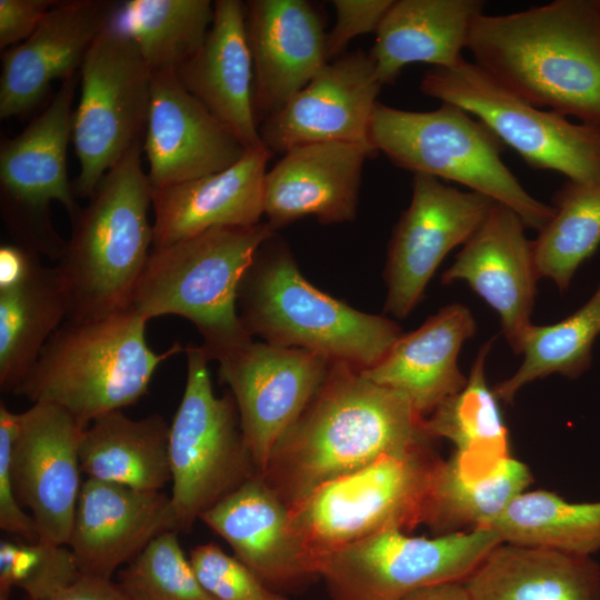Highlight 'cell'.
I'll use <instances>...</instances> for the list:
<instances>
[{
	"instance_id": "d4e9b609",
	"label": "cell",
	"mask_w": 600,
	"mask_h": 600,
	"mask_svg": "<svg viewBox=\"0 0 600 600\" xmlns=\"http://www.w3.org/2000/svg\"><path fill=\"white\" fill-rule=\"evenodd\" d=\"M200 49L174 76L247 150L264 146L253 104V67L246 30V3L217 0Z\"/></svg>"
},
{
	"instance_id": "30bf717a",
	"label": "cell",
	"mask_w": 600,
	"mask_h": 600,
	"mask_svg": "<svg viewBox=\"0 0 600 600\" xmlns=\"http://www.w3.org/2000/svg\"><path fill=\"white\" fill-rule=\"evenodd\" d=\"M420 89L474 116L529 167L560 172L570 181L600 180V124L574 123L542 110L466 60L427 70Z\"/></svg>"
},
{
	"instance_id": "bcb514c9",
	"label": "cell",
	"mask_w": 600,
	"mask_h": 600,
	"mask_svg": "<svg viewBox=\"0 0 600 600\" xmlns=\"http://www.w3.org/2000/svg\"><path fill=\"white\" fill-rule=\"evenodd\" d=\"M401 600H470L462 582L442 583L416 591Z\"/></svg>"
},
{
	"instance_id": "c3c4849f",
	"label": "cell",
	"mask_w": 600,
	"mask_h": 600,
	"mask_svg": "<svg viewBox=\"0 0 600 600\" xmlns=\"http://www.w3.org/2000/svg\"><path fill=\"white\" fill-rule=\"evenodd\" d=\"M596 2H597V4H598V6H599V8H600V0H596Z\"/></svg>"
},
{
	"instance_id": "83f0119b",
	"label": "cell",
	"mask_w": 600,
	"mask_h": 600,
	"mask_svg": "<svg viewBox=\"0 0 600 600\" xmlns=\"http://www.w3.org/2000/svg\"><path fill=\"white\" fill-rule=\"evenodd\" d=\"M483 7L481 0L393 1L369 52L380 84L393 83L413 62L452 68L463 61L462 51Z\"/></svg>"
},
{
	"instance_id": "ffe728a7",
	"label": "cell",
	"mask_w": 600,
	"mask_h": 600,
	"mask_svg": "<svg viewBox=\"0 0 600 600\" xmlns=\"http://www.w3.org/2000/svg\"><path fill=\"white\" fill-rule=\"evenodd\" d=\"M143 151L152 188L193 180L234 164L244 146L173 72L152 73Z\"/></svg>"
},
{
	"instance_id": "7402d4cb",
	"label": "cell",
	"mask_w": 600,
	"mask_h": 600,
	"mask_svg": "<svg viewBox=\"0 0 600 600\" xmlns=\"http://www.w3.org/2000/svg\"><path fill=\"white\" fill-rule=\"evenodd\" d=\"M246 30L254 112L266 120L329 62L327 34L320 14L304 0L247 1Z\"/></svg>"
},
{
	"instance_id": "60d3db41",
	"label": "cell",
	"mask_w": 600,
	"mask_h": 600,
	"mask_svg": "<svg viewBox=\"0 0 600 600\" xmlns=\"http://www.w3.org/2000/svg\"><path fill=\"white\" fill-rule=\"evenodd\" d=\"M18 413L0 403V528L17 538L36 541L40 539L34 520L16 498L11 478L10 459L17 431Z\"/></svg>"
},
{
	"instance_id": "e575fe53",
	"label": "cell",
	"mask_w": 600,
	"mask_h": 600,
	"mask_svg": "<svg viewBox=\"0 0 600 600\" xmlns=\"http://www.w3.org/2000/svg\"><path fill=\"white\" fill-rule=\"evenodd\" d=\"M484 527L504 543L593 556L600 551V501L569 502L550 491H524Z\"/></svg>"
},
{
	"instance_id": "5bb4252c",
	"label": "cell",
	"mask_w": 600,
	"mask_h": 600,
	"mask_svg": "<svg viewBox=\"0 0 600 600\" xmlns=\"http://www.w3.org/2000/svg\"><path fill=\"white\" fill-rule=\"evenodd\" d=\"M217 361L260 474L277 442L321 386L331 360L304 349L251 341Z\"/></svg>"
},
{
	"instance_id": "5b68a950",
	"label": "cell",
	"mask_w": 600,
	"mask_h": 600,
	"mask_svg": "<svg viewBox=\"0 0 600 600\" xmlns=\"http://www.w3.org/2000/svg\"><path fill=\"white\" fill-rule=\"evenodd\" d=\"M272 238L260 247L239 288V316L249 334L360 370L377 364L401 337V328L312 286L288 247Z\"/></svg>"
},
{
	"instance_id": "d590c367",
	"label": "cell",
	"mask_w": 600,
	"mask_h": 600,
	"mask_svg": "<svg viewBox=\"0 0 600 600\" xmlns=\"http://www.w3.org/2000/svg\"><path fill=\"white\" fill-rule=\"evenodd\" d=\"M600 334V284L579 310L554 324H531L518 354L523 361L517 371L493 389L498 399L511 402L526 384L558 373L579 378L592 361V344Z\"/></svg>"
},
{
	"instance_id": "9c48e42d",
	"label": "cell",
	"mask_w": 600,
	"mask_h": 600,
	"mask_svg": "<svg viewBox=\"0 0 600 600\" xmlns=\"http://www.w3.org/2000/svg\"><path fill=\"white\" fill-rule=\"evenodd\" d=\"M187 380L170 423L171 508L176 530L189 531L200 516L259 474L246 444L234 398L217 397L200 346H188Z\"/></svg>"
},
{
	"instance_id": "4dcf8cb0",
	"label": "cell",
	"mask_w": 600,
	"mask_h": 600,
	"mask_svg": "<svg viewBox=\"0 0 600 600\" xmlns=\"http://www.w3.org/2000/svg\"><path fill=\"white\" fill-rule=\"evenodd\" d=\"M69 299L56 266L37 257L17 282L0 288V388L13 392L67 319Z\"/></svg>"
},
{
	"instance_id": "6da1fadb",
	"label": "cell",
	"mask_w": 600,
	"mask_h": 600,
	"mask_svg": "<svg viewBox=\"0 0 600 600\" xmlns=\"http://www.w3.org/2000/svg\"><path fill=\"white\" fill-rule=\"evenodd\" d=\"M423 420L400 392L372 382L349 363L331 361L260 476L290 508L318 487L383 456L431 442Z\"/></svg>"
},
{
	"instance_id": "e0dca14e",
	"label": "cell",
	"mask_w": 600,
	"mask_h": 600,
	"mask_svg": "<svg viewBox=\"0 0 600 600\" xmlns=\"http://www.w3.org/2000/svg\"><path fill=\"white\" fill-rule=\"evenodd\" d=\"M78 84L80 71L61 81L46 110L22 132L1 139L2 218L49 219L51 201H59L70 220L79 211L67 170L72 103Z\"/></svg>"
},
{
	"instance_id": "ac0fdd59",
	"label": "cell",
	"mask_w": 600,
	"mask_h": 600,
	"mask_svg": "<svg viewBox=\"0 0 600 600\" xmlns=\"http://www.w3.org/2000/svg\"><path fill=\"white\" fill-rule=\"evenodd\" d=\"M120 1H58L34 32L1 53L0 118L21 116L44 98L50 84L78 73L110 24Z\"/></svg>"
},
{
	"instance_id": "f6af8a7d",
	"label": "cell",
	"mask_w": 600,
	"mask_h": 600,
	"mask_svg": "<svg viewBox=\"0 0 600 600\" xmlns=\"http://www.w3.org/2000/svg\"><path fill=\"white\" fill-rule=\"evenodd\" d=\"M39 257L16 243L0 247V288L19 281L29 270L33 260Z\"/></svg>"
},
{
	"instance_id": "484cf974",
	"label": "cell",
	"mask_w": 600,
	"mask_h": 600,
	"mask_svg": "<svg viewBox=\"0 0 600 600\" xmlns=\"http://www.w3.org/2000/svg\"><path fill=\"white\" fill-rule=\"evenodd\" d=\"M289 507L260 474L204 511L199 520L224 539L241 562L274 591L314 578L290 531Z\"/></svg>"
},
{
	"instance_id": "f546056e",
	"label": "cell",
	"mask_w": 600,
	"mask_h": 600,
	"mask_svg": "<svg viewBox=\"0 0 600 600\" xmlns=\"http://www.w3.org/2000/svg\"><path fill=\"white\" fill-rule=\"evenodd\" d=\"M170 424L159 413L131 419L122 410L104 413L86 428L81 472L89 479L160 491L171 481Z\"/></svg>"
},
{
	"instance_id": "d6a6232c",
	"label": "cell",
	"mask_w": 600,
	"mask_h": 600,
	"mask_svg": "<svg viewBox=\"0 0 600 600\" xmlns=\"http://www.w3.org/2000/svg\"><path fill=\"white\" fill-rule=\"evenodd\" d=\"M531 482L529 468L510 456L482 474L464 471L451 456L437 468L424 524L437 536L484 527Z\"/></svg>"
},
{
	"instance_id": "1f68e13d",
	"label": "cell",
	"mask_w": 600,
	"mask_h": 600,
	"mask_svg": "<svg viewBox=\"0 0 600 600\" xmlns=\"http://www.w3.org/2000/svg\"><path fill=\"white\" fill-rule=\"evenodd\" d=\"M491 342H487L480 348L464 387L423 420L427 433L432 439L451 441L457 448L453 457L463 470L473 474L489 472L509 457L508 433L498 398L484 377Z\"/></svg>"
},
{
	"instance_id": "7c38bea8",
	"label": "cell",
	"mask_w": 600,
	"mask_h": 600,
	"mask_svg": "<svg viewBox=\"0 0 600 600\" xmlns=\"http://www.w3.org/2000/svg\"><path fill=\"white\" fill-rule=\"evenodd\" d=\"M152 72L131 39L109 24L80 69L72 143L80 163L76 198H89L106 173L143 144Z\"/></svg>"
},
{
	"instance_id": "8d00e7d4",
	"label": "cell",
	"mask_w": 600,
	"mask_h": 600,
	"mask_svg": "<svg viewBox=\"0 0 600 600\" xmlns=\"http://www.w3.org/2000/svg\"><path fill=\"white\" fill-rule=\"evenodd\" d=\"M554 214L532 241L540 278L566 291L577 269L600 246V180H568L553 197Z\"/></svg>"
},
{
	"instance_id": "4fadbf2b",
	"label": "cell",
	"mask_w": 600,
	"mask_h": 600,
	"mask_svg": "<svg viewBox=\"0 0 600 600\" xmlns=\"http://www.w3.org/2000/svg\"><path fill=\"white\" fill-rule=\"evenodd\" d=\"M494 201L416 173L412 197L389 242L384 311L406 318L446 256L463 246L486 221Z\"/></svg>"
},
{
	"instance_id": "74e56055",
	"label": "cell",
	"mask_w": 600,
	"mask_h": 600,
	"mask_svg": "<svg viewBox=\"0 0 600 600\" xmlns=\"http://www.w3.org/2000/svg\"><path fill=\"white\" fill-rule=\"evenodd\" d=\"M118 576L128 600H216L198 580L176 531L154 538Z\"/></svg>"
},
{
	"instance_id": "4316f807",
	"label": "cell",
	"mask_w": 600,
	"mask_h": 600,
	"mask_svg": "<svg viewBox=\"0 0 600 600\" xmlns=\"http://www.w3.org/2000/svg\"><path fill=\"white\" fill-rule=\"evenodd\" d=\"M476 328L466 306H447L417 330L402 333L377 364L361 372L372 382L403 394L426 419L464 387L467 378L458 367V356Z\"/></svg>"
},
{
	"instance_id": "8fae6325",
	"label": "cell",
	"mask_w": 600,
	"mask_h": 600,
	"mask_svg": "<svg viewBox=\"0 0 600 600\" xmlns=\"http://www.w3.org/2000/svg\"><path fill=\"white\" fill-rule=\"evenodd\" d=\"M390 529L320 558L312 566L327 600H401L421 589L463 582L502 541L489 527L434 538Z\"/></svg>"
},
{
	"instance_id": "cb8c5ba5",
	"label": "cell",
	"mask_w": 600,
	"mask_h": 600,
	"mask_svg": "<svg viewBox=\"0 0 600 600\" xmlns=\"http://www.w3.org/2000/svg\"><path fill=\"white\" fill-rule=\"evenodd\" d=\"M272 152L249 149L234 164L193 180L152 188L153 248L204 231L260 223L267 164Z\"/></svg>"
},
{
	"instance_id": "44dd1931",
	"label": "cell",
	"mask_w": 600,
	"mask_h": 600,
	"mask_svg": "<svg viewBox=\"0 0 600 600\" xmlns=\"http://www.w3.org/2000/svg\"><path fill=\"white\" fill-rule=\"evenodd\" d=\"M521 218L494 202L486 221L463 244L442 274V283L467 282L499 316L510 347L518 354L540 278L533 246Z\"/></svg>"
},
{
	"instance_id": "7bdbcfd3",
	"label": "cell",
	"mask_w": 600,
	"mask_h": 600,
	"mask_svg": "<svg viewBox=\"0 0 600 600\" xmlns=\"http://www.w3.org/2000/svg\"><path fill=\"white\" fill-rule=\"evenodd\" d=\"M53 0H0V49L27 40L41 23Z\"/></svg>"
},
{
	"instance_id": "b9f144b4",
	"label": "cell",
	"mask_w": 600,
	"mask_h": 600,
	"mask_svg": "<svg viewBox=\"0 0 600 600\" xmlns=\"http://www.w3.org/2000/svg\"><path fill=\"white\" fill-rule=\"evenodd\" d=\"M392 0H334L336 22L327 34V56L332 61L356 37L377 31Z\"/></svg>"
},
{
	"instance_id": "836d02e7",
	"label": "cell",
	"mask_w": 600,
	"mask_h": 600,
	"mask_svg": "<svg viewBox=\"0 0 600 600\" xmlns=\"http://www.w3.org/2000/svg\"><path fill=\"white\" fill-rule=\"evenodd\" d=\"M213 14L209 0H126L110 24L133 41L152 73H174L202 46Z\"/></svg>"
},
{
	"instance_id": "f1b7e54d",
	"label": "cell",
	"mask_w": 600,
	"mask_h": 600,
	"mask_svg": "<svg viewBox=\"0 0 600 600\" xmlns=\"http://www.w3.org/2000/svg\"><path fill=\"white\" fill-rule=\"evenodd\" d=\"M470 600H600L592 556L501 542L462 582Z\"/></svg>"
},
{
	"instance_id": "ba28073f",
	"label": "cell",
	"mask_w": 600,
	"mask_h": 600,
	"mask_svg": "<svg viewBox=\"0 0 600 600\" xmlns=\"http://www.w3.org/2000/svg\"><path fill=\"white\" fill-rule=\"evenodd\" d=\"M370 141L394 166L461 183L514 211L527 228L540 231L554 214L553 207L532 197L506 166L504 144L457 106L408 111L378 102Z\"/></svg>"
},
{
	"instance_id": "8992f818",
	"label": "cell",
	"mask_w": 600,
	"mask_h": 600,
	"mask_svg": "<svg viewBox=\"0 0 600 600\" xmlns=\"http://www.w3.org/2000/svg\"><path fill=\"white\" fill-rule=\"evenodd\" d=\"M273 236L261 221L152 248L130 308L147 321L166 314L188 319L203 338L206 357L217 361L252 341L237 312L239 288L258 250Z\"/></svg>"
},
{
	"instance_id": "603a6c76",
	"label": "cell",
	"mask_w": 600,
	"mask_h": 600,
	"mask_svg": "<svg viewBox=\"0 0 600 600\" xmlns=\"http://www.w3.org/2000/svg\"><path fill=\"white\" fill-rule=\"evenodd\" d=\"M376 151L346 142L293 148L266 174L263 214L273 230L307 216L321 223L356 218L362 168Z\"/></svg>"
},
{
	"instance_id": "d6986e66",
	"label": "cell",
	"mask_w": 600,
	"mask_h": 600,
	"mask_svg": "<svg viewBox=\"0 0 600 600\" xmlns=\"http://www.w3.org/2000/svg\"><path fill=\"white\" fill-rule=\"evenodd\" d=\"M167 531L177 532L170 496L86 478L68 547L81 576L111 580Z\"/></svg>"
},
{
	"instance_id": "7dc6e473",
	"label": "cell",
	"mask_w": 600,
	"mask_h": 600,
	"mask_svg": "<svg viewBox=\"0 0 600 600\" xmlns=\"http://www.w3.org/2000/svg\"><path fill=\"white\" fill-rule=\"evenodd\" d=\"M11 591H0V600H8Z\"/></svg>"
},
{
	"instance_id": "7a4b0ae2",
	"label": "cell",
	"mask_w": 600,
	"mask_h": 600,
	"mask_svg": "<svg viewBox=\"0 0 600 600\" xmlns=\"http://www.w3.org/2000/svg\"><path fill=\"white\" fill-rule=\"evenodd\" d=\"M474 63L538 107L600 124V8L556 0L523 11L480 14L468 47Z\"/></svg>"
},
{
	"instance_id": "52a82bcc",
	"label": "cell",
	"mask_w": 600,
	"mask_h": 600,
	"mask_svg": "<svg viewBox=\"0 0 600 600\" xmlns=\"http://www.w3.org/2000/svg\"><path fill=\"white\" fill-rule=\"evenodd\" d=\"M440 461L431 442L387 454L290 507V531L308 571L313 576L312 566L320 558L379 532L424 524Z\"/></svg>"
},
{
	"instance_id": "9a60e30c",
	"label": "cell",
	"mask_w": 600,
	"mask_h": 600,
	"mask_svg": "<svg viewBox=\"0 0 600 600\" xmlns=\"http://www.w3.org/2000/svg\"><path fill=\"white\" fill-rule=\"evenodd\" d=\"M87 426L63 408L36 402L18 413L10 478L40 539L67 544L81 490L80 443Z\"/></svg>"
},
{
	"instance_id": "ab89813d",
	"label": "cell",
	"mask_w": 600,
	"mask_h": 600,
	"mask_svg": "<svg viewBox=\"0 0 600 600\" xmlns=\"http://www.w3.org/2000/svg\"><path fill=\"white\" fill-rule=\"evenodd\" d=\"M188 558L198 580L216 600H288L216 543L194 547Z\"/></svg>"
},
{
	"instance_id": "2e32d148",
	"label": "cell",
	"mask_w": 600,
	"mask_h": 600,
	"mask_svg": "<svg viewBox=\"0 0 600 600\" xmlns=\"http://www.w3.org/2000/svg\"><path fill=\"white\" fill-rule=\"evenodd\" d=\"M369 53L357 50L329 61L259 132L271 151L322 142L369 147L370 123L381 90ZM376 151V150H374ZM377 152V151H376Z\"/></svg>"
},
{
	"instance_id": "3957f363",
	"label": "cell",
	"mask_w": 600,
	"mask_h": 600,
	"mask_svg": "<svg viewBox=\"0 0 600 600\" xmlns=\"http://www.w3.org/2000/svg\"><path fill=\"white\" fill-rule=\"evenodd\" d=\"M143 144L101 179L71 219L56 264L69 299L67 319H96L130 307L153 244L152 187L141 164Z\"/></svg>"
},
{
	"instance_id": "ee69618b",
	"label": "cell",
	"mask_w": 600,
	"mask_h": 600,
	"mask_svg": "<svg viewBox=\"0 0 600 600\" xmlns=\"http://www.w3.org/2000/svg\"><path fill=\"white\" fill-rule=\"evenodd\" d=\"M40 600H128V598L112 580L82 576L70 586Z\"/></svg>"
},
{
	"instance_id": "f35d334b",
	"label": "cell",
	"mask_w": 600,
	"mask_h": 600,
	"mask_svg": "<svg viewBox=\"0 0 600 600\" xmlns=\"http://www.w3.org/2000/svg\"><path fill=\"white\" fill-rule=\"evenodd\" d=\"M81 576L67 544L20 538L0 542V591L19 588L28 600L44 599Z\"/></svg>"
},
{
	"instance_id": "277c9868",
	"label": "cell",
	"mask_w": 600,
	"mask_h": 600,
	"mask_svg": "<svg viewBox=\"0 0 600 600\" xmlns=\"http://www.w3.org/2000/svg\"><path fill=\"white\" fill-rule=\"evenodd\" d=\"M147 322L130 307L96 319H66L12 393L59 406L86 426L134 404L158 367L186 349L174 342L153 351Z\"/></svg>"
}]
</instances>
